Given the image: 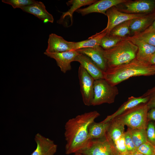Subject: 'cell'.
<instances>
[{
	"label": "cell",
	"instance_id": "obj_1",
	"mask_svg": "<svg viewBox=\"0 0 155 155\" xmlns=\"http://www.w3.org/2000/svg\"><path fill=\"white\" fill-rule=\"evenodd\" d=\"M100 115L98 112L94 111L78 115L66 122L64 136L66 154L79 153L86 147L90 141L89 125Z\"/></svg>",
	"mask_w": 155,
	"mask_h": 155
},
{
	"label": "cell",
	"instance_id": "obj_2",
	"mask_svg": "<svg viewBox=\"0 0 155 155\" xmlns=\"http://www.w3.org/2000/svg\"><path fill=\"white\" fill-rule=\"evenodd\" d=\"M150 66L136 58L128 63L107 68L104 72V79L112 85L116 86L132 77L154 75L155 71Z\"/></svg>",
	"mask_w": 155,
	"mask_h": 155
},
{
	"label": "cell",
	"instance_id": "obj_3",
	"mask_svg": "<svg viewBox=\"0 0 155 155\" xmlns=\"http://www.w3.org/2000/svg\"><path fill=\"white\" fill-rule=\"evenodd\" d=\"M137 47L126 38L113 48L103 50L107 68L128 63L136 57Z\"/></svg>",
	"mask_w": 155,
	"mask_h": 155
},
{
	"label": "cell",
	"instance_id": "obj_4",
	"mask_svg": "<svg viewBox=\"0 0 155 155\" xmlns=\"http://www.w3.org/2000/svg\"><path fill=\"white\" fill-rule=\"evenodd\" d=\"M149 110L146 104H142L115 118L128 128L146 129L149 122L148 118Z\"/></svg>",
	"mask_w": 155,
	"mask_h": 155
},
{
	"label": "cell",
	"instance_id": "obj_5",
	"mask_svg": "<svg viewBox=\"0 0 155 155\" xmlns=\"http://www.w3.org/2000/svg\"><path fill=\"white\" fill-rule=\"evenodd\" d=\"M94 96L91 105L94 106L113 103L119 94L117 87L110 84L104 78L94 80Z\"/></svg>",
	"mask_w": 155,
	"mask_h": 155
},
{
	"label": "cell",
	"instance_id": "obj_6",
	"mask_svg": "<svg viewBox=\"0 0 155 155\" xmlns=\"http://www.w3.org/2000/svg\"><path fill=\"white\" fill-rule=\"evenodd\" d=\"M109 122L107 138L119 155L128 153L124 139L125 125L115 118Z\"/></svg>",
	"mask_w": 155,
	"mask_h": 155
},
{
	"label": "cell",
	"instance_id": "obj_7",
	"mask_svg": "<svg viewBox=\"0 0 155 155\" xmlns=\"http://www.w3.org/2000/svg\"><path fill=\"white\" fill-rule=\"evenodd\" d=\"M116 7L126 13L149 14L155 12V0H127Z\"/></svg>",
	"mask_w": 155,
	"mask_h": 155
},
{
	"label": "cell",
	"instance_id": "obj_8",
	"mask_svg": "<svg viewBox=\"0 0 155 155\" xmlns=\"http://www.w3.org/2000/svg\"><path fill=\"white\" fill-rule=\"evenodd\" d=\"M79 153L85 155H119L106 136L90 140L86 147Z\"/></svg>",
	"mask_w": 155,
	"mask_h": 155
},
{
	"label": "cell",
	"instance_id": "obj_9",
	"mask_svg": "<svg viewBox=\"0 0 155 155\" xmlns=\"http://www.w3.org/2000/svg\"><path fill=\"white\" fill-rule=\"evenodd\" d=\"M78 76L83 103L86 106H91L94 96V80L81 65L78 68Z\"/></svg>",
	"mask_w": 155,
	"mask_h": 155
},
{
	"label": "cell",
	"instance_id": "obj_10",
	"mask_svg": "<svg viewBox=\"0 0 155 155\" xmlns=\"http://www.w3.org/2000/svg\"><path fill=\"white\" fill-rule=\"evenodd\" d=\"M148 14H131L119 11L115 6L108 9L106 16L108 18L107 26L104 28L107 35H108L112 29L117 25L126 21L143 17Z\"/></svg>",
	"mask_w": 155,
	"mask_h": 155
},
{
	"label": "cell",
	"instance_id": "obj_11",
	"mask_svg": "<svg viewBox=\"0 0 155 155\" xmlns=\"http://www.w3.org/2000/svg\"><path fill=\"white\" fill-rule=\"evenodd\" d=\"M78 53L74 50L59 53H44L48 57L55 60L61 71L64 73L71 69V63L74 61Z\"/></svg>",
	"mask_w": 155,
	"mask_h": 155
},
{
	"label": "cell",
	"instance_id": "obj_12",
	"mask_svg": "<svg viewBox=\"0 0 155 155\" xmlns=\"http://www.w3.org/2000/svg\"><path fill=\"white\" fill-rule=\"evenodd\" d=\"M127 0H100L97 1L88 7L80 8L75 11L85 16L92 13H98L106 15L107 10L111 7L125 2Z\"/></svg>",
	"mask_w": 155,
	"mask_h": 155
},
{
	"label": "cell",
	"instance_id": "obj_13",
	"mask_svg": "<svg viewBox=\"0 0 155 155\" xmlns=\"http://www.w3.org/2000/svg\"><path fill=\"white\" fill-rule=\"evenodd\" d=\"M74 42L68 41L62 37L52 33L49 36L48 46L45 52L59 53L73 50Z\"/></svg>",
	"mask_w": 155,
	"mask_h": 155
},
{
	"label": "cell",
	"instance_id": "obj_14",
	"mask_svg": "<svg viewBox=\"0 0 155 155\" xmlns=\"http://www.w3.org/2000/svg\"><path fill=\"white\" fill-rule=\"evenodd\" d=\"M36 148L31 155H54L57 150V146L53 141L39 133L35 136Z\"/></svg>",
	"mask_w": 155,
	"mask_h": 155
},
{
	"label": "cell",
	"instance_id": "obj_15",
	"mask_svg": "<svg viewBox=\"0 0 155 155\" xmlns=\"http://www.w3.org/2000/svg\"><path fill=\"white\" fill-rule=\"evenodd\" d=\"M104 49L100 46L96 48H87L76 50L78 53L88 57L103 72L107 68L106 60L103 54Z\"/></svg>",
	"mask_w": 155,
	"mask_h": 155
},
{
	"label": "cell",
	"instance_id": "obj_16",
	"mask_svg": "<svg viewBox=\"0 0 155 155\" xmlns=\"http://www.w3.org/2000/svg\"><path fill=\"white\" fill-rule=\"evenodd\" d=\"M148 99L142 95L138 97L131 96L128 98L127 101L124 102L113 114L108 116L102 121L106 123L115 118L119 116L126 111L142 104L146 103Z\"/></svg>",
	"mask_w": 155,
	"mask_h": 155
},
{
	"label": "cell",
	"instance_id": "obj_17",
	"mask_svg": "<svg viewBox=\"0 0 155 155\" xmlns=\"http://www.w3.org/2000/svg\"><path fill=\"white\" fill-rule=\"evenodd\" d=\"M155 19V12L132 20L130 26V36L137 35L145 30Z\"/></svg>",
	"mask_w": 155,
	"mask_h": 155
},
{
	"label": "cell",
	"instance_id": "obj_18",
	"mask_svg": "<svg viewBox=\"0 0 155 155\" xmlns=\"http://www.w3.org/2000/svg\"><path fill=\"white\" fill-rule=\"evenodd\" d=\"M74 61L79 62L94 80L104 78V72L87 56L79 53Z\"/></svg>",
	"mask_w": 155,
	"mask_h": 155
},
{
	"label": "cell",
	"instance_id": "obj_19",
	"mask_svg": "<svg viewBox=\"0 0 155 155\" xmlns=\"http://www.w3.org/2000/svg\"><path fill=\"white\" fill-rule=\"evenodd\" d=\"M22 9L24 11L33 14L44 23H53L54 18L52 15L46 9L43 3L36 1L33 4L23 7Z\"/></svg>",
	"mask_w": 155,
	"mask_h": 155
},
{
	"label": "cell",
	"instance_id": "obj_20",
	"mask_svg": "<svg viewBox=\"0 0 155 155\" xmlns=\"http://www.w3.org/2000/svg\"><path fill=\"white\" fill-rule=\"evenodd\" d=\"M136 45L138 48L136 58L143 61L155 52V46L150 45L136 36L126 38Z\"/></svg>",
	"mask_w": 155,
	"mask_h": 155
},
{
	"label": "cell",
	"instance_id": "obj_21",
	"mask_svg": "<svg viewBox=\"0 0 155 155\" xmlns=\"http://www.w3.org/2000/svg\"><path fill=\"white\" fill-rule=\"evenodd\" d=\"M109 124L102 121L96 123L94 121L91 123L88 127V136L89 140L98 139L106 136V133Z\"/></svg>",
	"mask_w": 155,
	"mask_h": 155
},
{
	"label": "cell",
	"instance_id": "obj_22",
	"mask_svg": "<svg viewBox=\"0 0 155 155\" xmlns=\"http://www.w3.org/2000/svg\"><path fill=\"white\" fill-rule=\"evenodd\" d=\"M106 34V30L104 29L101 32L92 36L88 38V40L74 42L73 50H76L84 48L98 47L100 46L101 39Z\"/></svg>",
	"mask_w": 155,
	"mask_h": 155
},
{
	"label": "cell",
	"instance_id": "obj_23",
	"mask_svg": "<svg viewBox=\"0 0 155 155\" xmlns=\"http://www.w3.org/2000/svg\"><path fill=\"white\" fill-rule=\"evenodd\" d=\"M97 1L95 0H71L68 1L66 3L67 5L68 6L72 5L67 11L63 13L62 15L57 22L59 24L61 23L66 16H69L70 17L72 23V16L74 11L80 9L81 7L92 4Z\"/></svg>",
	"mask_w": 155,
	"mask_h": 155
},
{
	"label": "cell",
	"instance_id": "obj_24",
	"mask_svg": "<svg viewBox=\"0 0 155 155\" xmlns=\"http://www.w3.org/2000/svg\"><path fill=\"white\" fill-rule=\"evenodd\" d=\"M132 20L126 21L117 25L111 30L109 35L125 38L130 36V26Z\"/></svg>",
	"mask_w": 155,
	"mask_h": 155
},
{
	"label": "cell",
	"instance_id": "obj_25",
	"mask_svg": "<svg viewBox=\"0 0 155 155\" xmlns=\"http://www.w3.org/2000/svg\"><path fill=\"white\" fill-rule=\"evenodd\" d=\"M136 149L142 144L148 142L146 129L128 128Z\"/></svg>",
	"mask_w": 155,
	"mask_h": 155
},
{
	"label": "cell",
	"instance_id": "obj_26",
	"mask_svg": "<svg viewBox=\"0 0 155 155\" xmlns=\"http://www.w3.org/2000/svg\"><path fill=\"white\" fill-rule=\"evenodd\" d=\"M125 38L120 37L106 35L101 39L100 46L104 50L110 49Z\"/></svg>",
	"mask_w": 155,
	"mask_h": 155
},
{
	"label": "cell",
	"instance_id": "obj_27",
	"mask_svg": "<svg viewBox=\"0 0 155 155\" xmlns=\"http://www.w3.org/2000/svg\"><path fill=\"white\" fill-rule=\"evenodd\" d=\"M136 36L148 44L155 46V29L147 28Z\"/></svg>",
	"mask_w": 155,
	"mask_h": 155
},
{
	"label": "cell",
	"instance_id": "obj_28",
	"mask_svg": "<svg viewBox=\"0 0 155 155\" xmlns=\"http://www.w3.org/2000/svg\"><path fill=\"white\" fill-rule=\"evenodd\" d=\"M2 1L12 6L13 8H20L32 4L36 1L34 0H2Z\"/></svg>",
	"mask_w": 155,
	"mask_h": 155
},
{
	"label": "cell",
	"instance_id": "obj_29",
	"mask_svg": "<svg viewBox=\"0 0 155 155\" xmlns=\"http://www.w3.org/2000/svg\"><path fill=\"white\" fill-rule=\"evenodd\" d=\"M148 141L155 147V122L149 121L146 129Z\"/></svg>",
	"mask_w": 155,
	"mask_h": 155
},
{
	"label": "cell",
	"instance_id": "obj_30",
	"mask_svg": "<svg viewBox=\"0 0 155 155\" xmlns=\"http://www.w3.org/2000/svg\"><path fill=\"white\" fill-rule=\"evenodd\" d=\"M155 147L147 142L141 144L136 151L144 155H155Z\"/></svg>",
	"mask_w": 155,
	"mask_h": 155
},
{
	"label": "cell",
	"instance_id": "obj_31",
	"mask_svg": "<svg viewBox=\"0 0 155 155\" xmlns=\"http://www.w3.org/2000/svg\"><path fill=\"white\" fill-rule=\"evenodd\" d=\"M125 145L128 153L131 154L136 150V148L131 138L130 132L127 129L124 133Z\"/></svg>",
	"mask_w": 155,
	"mask_h": 155
},
{
	"label": "cell",
	"instance_id": "obj_32",
	"mask_svg": "<svg viewBox=\"0 0 155 155\" xmlns=\"http://www.w3.org/2000/svg\"><path fill=\"white\" fill-rule=\"evenodd\" d=\"M142 95L147 97L148 99L146 104L149 110L155 108V86L149 89Z\"/></svg>",
	"mask_w": 155,
	"mask_h": 155
},
{
	"label": "cell",
	"instance_id": "obj_33",
	"mask_svg": "<svg viewBox=\"0 0 155 155\" xmlns=\"http://www.w3.org/2000/svg\"><path fill=\"white\" fill-rule=\"evenodd\" d=\"M143 62L149 65H155V52Z\"/></svg>",
	"mask_w": 155,
	"mask_h": 155
},
{
	"label": "cell",
	"instance_id": "obj_34",
	"mask_svg": "<svg viewBox=\"0 0 155 155\" xmlns=\"http://www.w3.org/2000/svg\"><path fill=\"white\" fill-rule=\"evenodd\" d=\"M148 121H153L155 122V108L150 109L148 113Z\"/></svg>",
	"mask_w": 155,
	"mask_h": 155
},
{
	"label": "cell",
	"instance_id": "obj_35",
	"mask_svg": "<svg viewBox=\"0 0 155 155\" xmlns=\"http://www.w3.org/2000/svg\"><path fill=\"white\" fill-rule=\"evenodd\" d=\"M131 154L132 155H144L136 151H135L134 152H132Z\"/></svg>",
	"mask_w": 155,
	"mask_h": 155
},
{
	"label": "cell",
	"instance_id": "obj_36",
	"mask_svg": "<svg viewBox=\"0 0 155 155\" xmlns=\"http://www.w3.org/2000/svg\"><path fill=\"white\" fill-rule=\"evenodd\" d=\"M148 28L150 29H155V19L152 25Z\"/></svg>",
	"mask_w": 155,
	"mask_h": 155
},
{
	"label": "cell",
	"instance_id": "obj_37",
	"mask_svg": "<svg viewBox=\"0 0 155 155\" xmlns=\"http://www.w3.org/2000/svg\"><path fill=\"white\" fill-rule=\"evenodd\" d=\"M150 67L152 69L155 71V65H150Z\"/></svg>",
	"mask_w": 155,
	"mask_h": 155
},
{
	"label": "cell",
	"instance_id": "obj_38",
	"mask_svg": "<svg viewBox=\"0 0 155 155\" xmlns=\"http://www.w3.org/2000/svg\"><path fill=\"white\" fill-rule=\"evenodd\" d=\"M73 155H85L84 154H83L82 153H75Z\"/></svg>",
	"mask_w": 155,
	"mask_h": 155
},
{
	"label": "cell",
	"instance_id": "obj_39",
	"mask_svg": "<svg viewBox=\"0 0 155 155\" xmlns=\"http://www.w3.org/2000/svg\"><path fill=\"white\" fill-rule=\"evenodd\" d=\"M120 155H132V154L129 153H127L124 154H120Z\"/></svg>",
	"mask_w": 155,
	"mask_h": 155
},
{
	"label": "cell",
	"instance_id": "obj_40",
	"mask_svg": "<svg viewBox=\"0 0 155 155\" xmlns=\"http://www.w3.org/2000/svg\"></svg>",
	"mask_w": 155,
	"mask_h": 155
}]
</instances>
